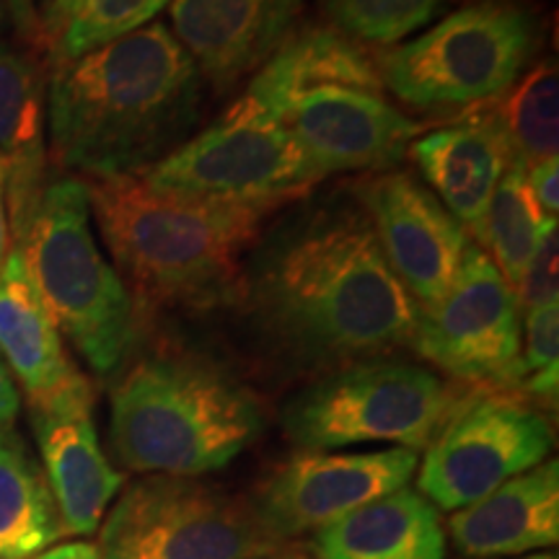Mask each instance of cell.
<instances>
[{
  "label": "cell",
  "instance_id": "cell-1",
  "mask_svg": "<svg viewBox=\"0 0 559 559\" xmlns=\"http://www.w3.org/2000/svg\"><path fill=\"white\" fill-rule=\"evenodd\" d=\"M234 300L280 360L326 373L407 345L417 319L353 190L304 200L272 223Z\"/></svg>",
  "mask_w": 559,
  "mask_h": 559
},
{
  "label": "cell",
  "instance_id": "cell-2",
  "mask_svg": "<svg viewBox=\"0 0 559 559\" xmlns=\"http://www.w3.org/2000/svg\"><path fill=\"white\" fill-rule=\"evenodd\" d=\"M202 75L164 24L58 62L47 86L55 164L88 179L140 177L192 138Z\"/></svg>",
  "mask_w": 559,
  "mask_h": 559
},
{
  "label": "cell",
  "instance_id": "cell-3",
  "mask_svg": "<svg viewBox=\"0 0 559 559\" xmlns=\"http://www.w3.org/2000/svg\"><path fill=\"white\" fill-rule=\"evenodd\" d=\"M86 190L130 296L169 309L234 300L243 260L272 213L260 205L158 192L143 177L94 179Z\"/></svg>",
  "mask_w": 559,
  "mask_h": 559
},
{
  "label": "cell",
  "instance_id": "cell-4",
  "mask_svg": "<svg viewBox=\"0 0 559 559\" xmlns=\"http://www.w3.org/2000/svg\"><path fill=\"white\" fill-rule=\"evenodd\" d=\"M262 430L254 391L187 355L140 360L111 391V449L130 472L200 477L241 456Z\"/></svg>",
  "mask_w": 559,
  "mask_h": 559
},
{
  "label": "cell",
  "instance_id": "cell-5",
  "mask_svg": "<svg viewBox=\"0 0 559 559\" xmlns=\"http://www.w3.org/2000/svg\"><path fill=\"white\" fill-rule=\"evenodd\" d=\"M16 247L62 337L94 373H115L135 340V300L94 239L86 181H47Z\"/></svg>",
  "mask_w": 559,
  "mask_h": 559
},
{
  "label": "cell",
  "instance_id": "cell-6",
  "mask_svg": "<svg viewBox=\"0 0 559 559\" xmlns=\"http://www.w3.org/2000/svg\"><path fill=\"white\" fill-rule=\"evenodd\" d=\"M464 400V391L428 368L368 358L334 368L298 391L283 409V430L298 451L326 453L358 443L419 451Z\"/></svg>",
  "mask_w": 559,
  "mask_h": 559
},
{
  "label": "cell",
  "instance_id": "cell-7",
  "mask_svg": "<svg viewBox=\"0 0 559 559\" xmlns=\"http://www.w3.org/2000/svg\"><path fill=\"white\" fill-rule=\"evenodd\" d=\"M542 29L519 3L466 5L379 58L383 88L419 111H464L498 99L539 52Z\"/></svg>",
  "mask_w": 559,
  "mask_h": 559
},
{
  "label": "cell",
  "instance_id": "cell-8",
  "mask_svg": "<svg viewBox=\"0 0 559 559\" xmlns=\"http://www.w3.org/2000/svg\"><path fill=\"white\" fill-rule=\"evenodd\" d=\"M99 559H285L251 502L198 477L148 474L109 510Z\"/></svg>",
  "mask_w": 559,
  "mask_h": 559
},
{
  "label": "cell",
  "instance_id": "cell-9",
  "mask_svg": "<svg viewBox=\"0 0 559 559\" xmlns=\"http://www.w3.org/2000/svg\"><path fill=\"white\" fill-rule=\"evenodd\" d=\"M151 190L275 210L326 177L285 122L236 99L207 130L140 174Z\"/></svg>",
  "mask_w": 559,
  "mask_h": 559
},
{
  "label": "cell",
  "instance_id": "cell-10",
  "mask_svg": "<svg viewBox=\"0 0 559 559\" xmlns=\"http://www.w3.org/2000/svg\"><path fill=\"white\" fill-rule=\"evenodd\" d=\"M547 415L506 389L466 394L417 466V492L456 513L549 459Z\"/></svg>",
  "mask_w": 559,
  "mask_h": 559
},
{
  "label": "cell",
  "instance_id": "cell-11",
  "mask_svg": "<svg viewBox=\"0 0 559 559\" xmlns=\"http://www.w3.org/2000/svg\"><path fill=\"white\" fill-rule=\"evenodd\" d=\"M521 306L489 254L469 243L449 293L417 306L409 345L461 383L515 386L521 358Z\"/></svg>",
  "mask_w": 559,
  "mask_h": 559
},
{
  "label": "cell",
  "instance_id": "cell-12",
  "mask_svg": "<svg viewBox=\"0 0 559 559\" xmlns=\"http://www.w3.org/2000/svg\"><path fill=\"white\" fill-rule=\"evenodd\" d=\"M417 466V451L400 445L370 453L300 451L264 481L251 508L264 531L285 544L407 487Z\"/></svg>",
  "mask_w": 559,
  "mask_h": 559
},
{
  "label": "cell",
  "instance_id": "cell-13",
  "mask_svg": "<svg viewBox=\"0 0 559 559\" xmlns=\"http://www.w3.org/2000/svg\"><path fill=\"white\" fill-rule=\"evenodd\" d=\"M353 194L368 213L389 267L415 304L430 306L443 298L472 239L436 192L407 171H379L353 185Z\"/></svg>",
  "mask_w": 559,
  "mask_h": 559
},
{
  "label": "cell",
  "instance_id": "cell-14",
  "mask_svg": "<svg viewBox=\"0 0 559 559\" xmlns=\"http://www.w3.org/2000/svg\"><path fill=\"white\" fill-rule=\"evenodd\" d=\"M280 122L330 177L334 171H389L425 132L381 94L319 86L288 104Z\"/></svg>",
  "mask_w": 559,
  "mask_h": 559
},
{
  "label": "cell",
  "instance_id": "cell-15",
  "mask_svg": "<svg viewBox=\"0 0 559 559\" xmlns=\"http://www.w3.org/2000/svg\"><path fill=\"white\" fill-rule=\"evenodd\" d=\"M94 389L79 376L50 400L29 404L41 469L52 489L62 531L86 536L99 528L111 500L122 487V474L102 451L94 417Z\"/></svg>",
  "mask_w": 559,
  "mask_h": 559
},
{
  "label": "cell",
  "instance_id": "cell-16",
  "mask_svg": "<svg viewBox=\"0 0 559 559\" xmlns=\"http://www.w3.org/2000/svg\"><path fill=\"white\" fill-rule=\"evenodd\" d=\"M304 0H171L179 45L202 79L228 94L296 32Z\"/></svg>",
  "mask_w": 559,
  "mask_h": 559
},
{
  "label": "cell",
  "instance_id": "cell-17",
  "mask_svg": "<svg viewBox=\"0 0 559 559\" xmlns=\"http://www.w3.org/2000/svg\"><path fill=\"white\" fill-rule=\"evenodd\" d=\"M456 549L472 559H510L559 542V464L547 459L449 519Z\"/></svg>",
  "mask_w": 559,
  "mask_h": 559
},
{
  "label": "cell",
  "instance_id": "cell-18",
  "mask_svg": "<svg viewBox=\"0 0 559 559\" xmlns=\"http://www.w3.org/2000/svg\"><path fill=\"white\" fill-rule=\"evenodd\" d=\"M0 171L13 241L47 187V83L29 55L0 45Z\"/></svg>",
  "mask_w": 559,
  "mask_h": 559
},
{
  "label": "cell",
  "instance_id": "cell-19",
  "mask_svg": "<svg viewBox=\"0 0 559 559\" xmlns=\"http://www.w3.org/2000/svg\"><path fill=\"white\" fill-rule=\"evenodd\" d=\"M409 151L438 200L479 241L492 194L513 166V153L498 124L479 107L464 109L451 128L417 138Z\"/></svg>",
  "mask_w": 559,
  "mask_h": 559
},
{
  "label": "cell",
  "instance_id": "cell-20",
  "mask_svg": "<svg viewBox=\"0 0 559 559\" xmlns=\"http://www.w3.org/2000/svg\"><path fill=\"white\" fill-rule=\"evenodd\" d=\"M319 86L381 94L379 58L337 29L306 26L293 32L277 47V52L264 62L239 99L280 120L293 99Z\"/></svg>",
  "mask_w": 559,
  "mask_h": 559
},
{
  "label": "cell",
  "instance_id": "cell-21",
  "mask_svg": "<svg viewBox=\"0 0 559 559\" xmlns=\"http://www.w3.org/2000/svg\"><path fill=\"white\" fill-rule=\"evenodd\" d=\"M0 358L29 404L50 400L81 376L19 247L0 262Z\"/></svg>",
  "mask_w": 559,
  "mask_h": 559
},
{
  "label": "cell",
  "instance_id": "cell-22",
  "mask_svg": "<svg viewBox=\"0 0 559 559\" xmlns=\"http://www.w3.org/2000/svg\"><path fill=\"white\" fill-rule=\"evenodd\" d=\"M317 559H445L438 508L402 487L313 531Z\"/></svg>",
  "mask_w": 559,
  "mask_h": 559
},
{
  "label": "cell",
  "instance_id": "cell-23",
  "mask_svg": "<svg viewBox=\"0 0 559 559\" xmlns=\"http://www.w3.org/2000/svg\"><path fill=\"white\" fill-rule=\"evenodd\" d=\"M66 536L45 469L13 425L0 428V559H32Z\"/></svg>",
  "mask_w": 559,
  "mask_h": 559
},
{
  "label": "cell",
  "instance_id": "cell-24",
  "mask_svg": "<svg viewBox=\"0 0 559 559\" xmlns=\"http://www.w3.org/2000/svg\"><path fill=\"white\" fill-rule=\"evenodd\" d=\"M498 124L513 164L523 169L557 158L559 145V75L555 60L531 66L498 99L477 104Z\"/></svg>",
  "mask_w": 559,
  "mask_h": 559
},
{
  "label": "cell",
  "instance_id": "cell-25",
  "mask_svg": "<svg viewBox=\"0 0 559 559\" xmlns=\"http://www.w3.org/2000/svg\"><path fill=\"white\" fill-rule=\"evenodd\" d=\"M166 5L171 0H62L41 21L55 66L143 29Z\"/></svg>",
  "mask_w": 559,
  "mask_h": 559
},
{
  "label": "cell",
  "instance_id": "cell-26",
  "mask_svg": "<svg viewBox=\"0 0 559 559\" xmlns=\"http://www.w3.org/2000/svg\"><path fill=\"white\" fill-rule=\"evenodd\" d=\"M547 221V215L531 198L526 169L521 164H513L492 194L479 236V241L492 251L489 260L495 262V267L500 270V275L513 290L519 288L523 272L539 247V236Z\"/></svg>",
  "mask_w": 559,
  "mask_h": 559
},
{
  "label": "cell",
  "instance_id": "cell-27",
  "mask_svg": "<svg viewBox=\"0 0 559 559\" xmlns=\"http://www.w3.org/2000/svg\"><path fill=\"white\" fill-rule=\"evenodd\" d=\"M449 0H321L342 34L370 45H394L417 32Z\"/></svg>",
  "mask_w": 559,
  "mask_h": 559
},
{
  "label": "cell",
  "instance_id": "cell-28",
  "mask_svg": "<svg viewBox=\"0 0 559 559\" xmlns=\"http://www.w3.org/2000/svg\"><path fill=\"white\" fill-rule=\"evenodd\" d=\"M557 360H559V306L531 309L521 319V358L515 386L528 394V400L542 404L557 402Z\"/></svg>",
  "mask_w": 559,
  "mask_h": 559
},
{
  "label": "cell",
  "instance_id": "cell-29",
  "mask_svg": "<svg viewBox=\"0 0 559 559\" xmlns=\"http://www.w3.org/2000/svg\"><path fill=\"white\" fill-rule=\"evenodd\" d=\"M557 218H549L539 236V247H536L534 257H531L526 272H523L519 288H515V298H519L521 313L531 309H542V306L557 304Z\"/></svg>",
  "mask_w": 559,
  "mask_h": 559
},
{
  "label": "cell",
  "instance_id": "cell-30",
  "mask_svg": "<svg viewBox=\"0 0 559 559\" xmlns=\"http://www.w3.org/2000/svg\"><path fill=\"white\" fill-rule=\"evenodd\" d=\"M526 181L531 198H534L536 205L547 218H557L559 210V166L557 158L542 160V164L531 166L526 169Z\"/></svg>",
  "mask_w": 559,
  "mask_h": 559
},
{
  "label": "cell",
  "instance_id": "cell-31",
  "mask_svg": "<svg viewBox=\"0 0 559 559\" xmlns=\"http://www.w3.org/2000/svg\"><path fill=\"white\" fill-rule=\"evenodd\" d=\"M3 11L9 13L13 29H16V34L26 45L45 50V26H41L39 13L34 9V0H3Z\"/></svg>",
  "mask_w": 559,
  "mask_h": 559
},
{
  "label": "cell",
  "instance_id": "cell-32",
  "mask_svg": "<svg viewBox=\"0 0 559 559\" xmlns=\"http://www.w3.org/2000/svg\"><path fill=\"white\" fill-rule=\"evenodd\" d=\"M19 404L21 400H19L16 383H13V376L9 366H5V360L0 358V428H3V425H13Z\"/></svg>",
  "mask_w": 559,
  "mask_h": 559
},
{
  "label": "cell",
  "instance_id": "cell-33",
  "mask_svg": "<svg viewBox=\"0 0 559 559\" xmlns=\"http://www.w3.org/2000/svg\"><path fill=\"white\" fill-rule=\"evenodd\" d=\"M32 559H99V549L88 542H70L55 549H45Z\"/></svg>",
  "mask_w": 559,
  "mask_h": 559
},
{
  "label": "cell",
  "instance_id": "cell-34",
  "mask_svg": "<svg viewBox=\"0 0 559 559\" xmlns=\"http://www.w3.org/2000/svg\"><path fill=\"white\" fill-rule=\"evenodd\" d=\"M9 213H5V192H3V171H0V262L9 254Z\"/></svg>",
  "mask_w": 559,
  "mask_h": 559
},
{
  "label": "cell",
  "instance_id": "cell-35",
  "mask_svg": "<svg viewBox=\"0 0 559 559\" xmlns=\"http://www.w3.org/2000/svg\"><path fill=\"white\" fill-rule=\"evenodd\" d=\"M510 559H557V555H526V557H510Z\"/></svg>",
  "mask_w": 559,
  "mask_h": 559
},
{
  "label": "cell",
  "instance_id": "cell-36",
  "mask_svg": "<svg viewBox=\"0 0 559 559\" xmlns=\"http://www.w3.org/2000/svg\"><path fill=\"white\" fill-rule=\"evenodd\" d=\"M62 0H50V5H47V9H52V5H60Z\"/></svg>",
  "mask_w": 559,
  "mask_h": 559
},
{
  "label": "cell",
  "instance_id": "cell-37",
  "mask_svg": "<svg viewBox=\"0 0 559 559\" xmlns=\"http://www.w3.org/2000/svg\"><path fill=\"white\" fill-rule=\"evenodd\" d=\"M0 21H3V0H0Z\"/></svg>",
  "mask_w": 559,
  "mask_h": 559
},
{
  "label": "cell",
  "instance_id": "cell-38",
  "mask_svg": "<svg viewBox=\"0 0 559 559\" xmlns=\"http://www.w3.org/2000/svg\"><path fill=\"white\" fill-rule=\"evenodd\" d=\"M45 5H50V0H45Z\"/></svg>",
  "mask_w": 559,
  "mask_h": 559
}]
</instances>
